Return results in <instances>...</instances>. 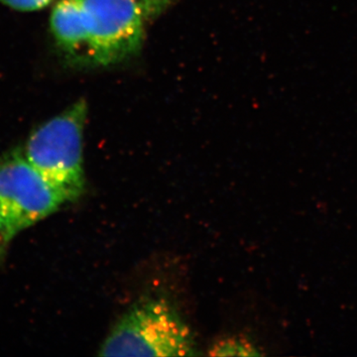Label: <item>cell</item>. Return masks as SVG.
<instances>
[{
  "mask_svg": "<svg viewBox=\"0 0 357 357\" xmlns=\"http://www.w3.org/2000/svg\"><path fill=\"white\" fill-rule=\"evenodd\" d=\"M2 3L21 11H35L48 6L52 0H0Z\"/></svg>",
  "mask_w": 357,
  "mask_h": 357,
  "instance_id": "8",
  "label": "cell"
},
{
  "mask_svg": "<svg viewBox=\"0 0 357 357\" xmlns=\"http://www.w3.org/2000/svg\"><path fill=\"white\" fill-rule=\"evenodd\" d=\"M65 203L20 148L0 158V213L14 236L49 217Z\"/></svg>",
  "mask_w": 357,
  "mask_h": 357,
  "instance_id": "3",
  "label": "cell"
},
{
  "mask_svg": "<svg viewBox=\"0 0 357 357\" xmlns=\"http://www.w3.org/2000/svg\"><path fill=\"white\" fill-rule=\"evenodd\" d=\"M88 105L84 100L33 131L24 147L28 161L66 202L86 190L83 164L84 128Z\"/></svg>",
  "mask_w": 357,
  "mask_h": 357,
  "instance_id": "2",
  "label": "cell"
},
{
  "mask_svg": "<svg viewBox=\"0 0 357 357\" xmlns=\"http://www.w3.org/2000/svg\"><path fill=\"white\" fill-rule=\"evenodd\" d=\"M89 30V55L107 66L139 50L145 20L136 0H79Z\"/></svg>",
  "mask_w": 357,
  "mask_h": 357,
  "instance_id": "4",
  "label": "cell"
},
{
  "mask_svg": "<svg viewBox=\"0 0 357 357\" xmlns=\"http://www.w3.org/2000/svg\"><path fill=\"white\" fill-rule=\"evenodd\" d=\"M14 236H15L9 229L8 225H7L6 220L0 213V261L6 256L7 248H8L9 243L13 241Z\"/></svg>",
  "mask_w": 357,
  "mask_h": 357,
  "instance_id": "9",
  "label": "cell"
},
{
  "mask_svg": "<svg viewBox=\"0 0 357 357\" xmlns=\"http://www.w3.org/2000/svg\"><path fill=\"white\" fill-rule=\"evenodd\" d=\"M146 20L157 17L172 3L173 0H136Z\"/></svg>",
  "mask_w": 357,
  "mask_h": 357,
  "instance_id": "7",
  "label": "cell"
},
{
  "mask_svg": "<svg viewBox=\"0 0 357 357\" xmlns=\"http://www.w3.org/2000/svg\"><path fill=\"white\" fill-rule=\"evenodd\" d=\"M51 28L58 43L74 53L89 48V30L79 0H61L51 15Z\"/></svg>",
  "mask_w": 357,
  "mask_h": 357,
  "instance_id": "5",
  "label": "cell"
},
{
  "mask_svg": "<svg viewBox=\"0 0 357 357\" xmlns=\"http://www.w3.org/2000/svg\"><path fill=\"white\" fill-rule=\"evenodd\" d=\"M100 356H195L189 326L166 300L149 298L129 307L100 347Z\"/></svg>",
  "mask_w": 357,
  "mask_h": 357,
  "instance_id": "1",
  "label": "cell"
},
{
  "mask_svg": "<svg viewBox=\"0 0 357 357\" xmlns=\"http://www.w3.org/2000/svg\"><path fill=\"white\" fill-rule=\"evenodd\" d=\"M215 352L213 354L215 356H251L249 352H248V349L249 351H252L250 347L248 344H243L241 342H222L220 344H218L215 347Z\"/></svg>",
  "mask_w": 357,
  "mask_h": 357,
  "instance_id": "6",
  "label": "cell"
}]
</instances>
